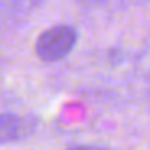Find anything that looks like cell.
<instances>
[{"label": "cell", "mask_w": 150, "mask_h": 150, "mask_svg": "<svg viewBox=\"0 0 150 150\" xmlns=\"http://www.w3.org/2000/svg\"><path fill=\"white\" fill-rule=\"evenodd\" d=\"M70 150H108V149H103V147H94V145H77V147H72Z\"/></svg>", "instance_id": "cell-3"}, {"label": "cell", "mask_w": 150, "mask_h": 150, "mask_svg": "<svg viewBox=\"0 0 150 150\" xmlns=\"http://www.w3.org/2000/svg\"><path fill=\"white\" fill-rule=\"evenodd\" d=\"M79 2H82L84 5H100V4H103L105 0H79Z\"/></svg>", "instance_id": "cell-4"}, {"label": "cell", "mask_w": 150, "mask_h": 150, "mask_svg": "<svg viewBox=\"0 0 150 150\" xmlns=\"http://www.w3.org/2000/svg\"><path fill=\"white\" fill-rule=\"evenodd\" d=\"M77 44V32L68 25H56L44 30L35 42V52L44 63H56L70 54Z\"/></svg>", "instance_id": "cell-1"}, {"label": "cell", "mask_w": 150, "mask_h": 150, "mask_svg": "<svg viewBox=\"0 0 150 150\" xmlns=\"http://www.w3.org/2000/svg\"><path fill=\"white\" fill-rule=\"evenodd\" d=\"M35 129V120L32 117H23L18 113H0V143H11L26 138Z\"/></svg>", "instance_id": "cell-2"}]
</instances>
